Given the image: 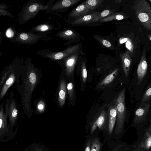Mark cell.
I'll list each match as a JSON object with an SVG mask.
<instances>
[{
  "label": "cell",
  "mask_w": 151,
  "mask_h": 151,
  "mask_svg": "<svg viewBox=\"0 0 151 151\" xmlns=\"http://www.w3.org/2000/svg\"><path fill=\"white\" fill-rule=\"evenodd\" d=\"M150 116H151V114H150Z\"/></svg>",
  "instance_id": "obj_40"
},
{
  "label": "cell",
  "mask_w": 151,
  "mask_h": 151,
  "mask_svg": "<svg viewBox=\"0 0 151 151\" xmlns=\"http://www.w3.org/2000/svg\"><path fill=\"white\" fill-rule=\"evenodd\" d=\"M18 114V111L15 102L14 100L12 101L9 107L8 116L11 125H14L16 122Z\"/></svg>",
  "instance_id": "obj_15"
},
{
  "label": "cell",
  "mask_w": 151,
  "mask_h": 151,
  "mask_svg": "<svg viewBox=\"0 0 151 151\" xmlns=\"http://www.w3.org/2000/svg\"><path fill=\"white\" fill-rule=\"evenodd\" d=\"M81 0H64L58 3L53 7V9H58L67 7L78 3Z\"/></svg>",
  "instance_id": "obj_19"
},
{
  "label": "cell",
  "mask_w": 151,
  "mask_h": 151,
  "mask_svg": "<svg viewBox=\"0 0 151 151\" xmlns=\"http://www.w3.org/2000/svg\"><path fill=\"white\" fill-rule=\"evenodd\" d=\"M49 29V27L46 25H42L38 27L37 29L38 30L44 31L47 30Z\"/></svg>",
  "instance_id": "obj_33"
},
{
  "label": "cell",
  "mask_w": 151,
  "mask_h": 151,
  "mask_svg": "<svg viewBox=\"0 0 151 151\" xmlns=\"http://www.w3.org/2000/svg\"><path fill=\"white\" fill-rule=\"evenodd\" d=\"M118 72L119 70L117 68L113 70L99 83L97 86V88H102L111 83L116 78Z\"/></svg>",
  "instance_id": "obj_12"
},
{
  "label": "cell",
  "mask_w": 151,
  "mask_h": 151,
  "mask_svg": "<svg viewBox=\"0 0 151 151\" xmlns=\"http://www.w3.org/2000/svg\"><path fill=\"white\" fill-rule=\"evenodd\" d=\"M67 89L68 91L69 98L70 100H72L74 94V86L72 82H69L67 84Z\"/></svg>",
  "instance_id": "obj_29"
},
{
  "label": "cell",
  "mask_w": 151,
  "mask_h": 151,
  "mask_svg": "<svg viewBox=\"0 0 151 151\" xmlns=\"http://www.w3.org/2000/svg\"><path fill=\"white\" fill-rule=\"evenodd\" d=\"M9 100L7 99L5 106V112L4 113L3 103L1 106L0 110V134H3L6 131H8L7 120L8 116L9 107Z\"/></svg>",
  "instance_id": "obj_6"
},
{
  "label": "cell",
  "mask_w": 151,
  "mask_h": 151,
  "mask_svg": "<svg viewBox=\"0 0 151 151\" xmlns=\"http://www.w3.org/2000/svg\"><path fill=\"white\" fill-rule=\"evenodd\" d=\"M149 1L151 3V0H149Z\"/></svg>",
  "instance_id": "obj_39"
},
{
  "label": "cell",
  "mask_w": 151,
  "mask_h": 151,
  "mask_svg": "<svg viewBox=\"0 0 151 151\" xmlns=\"http://www.w3.org/2000/svg\"><path fill=\"white\" fill-rule=\"evenodd\" d=\"M126 16L121 14L111 15L100 20L101 22H107L114 20H120L125 18Z\"/></svg>",
  "instance_id": "obj_22"
},
{
  "label": "cell",
  "mask_w": 151,
  "mask_h": 151,
  "mask_svg": "<svg viewBox=\"0 0 151 151\" xmlns=\"http://www.w3.org/2000/svg\"><path fill=\"white\" fill-rule=\"evenodd\" d=\"M109 119L108 112L105 109H102L94 116L91 124V132L92 133L97 127L100 130L108 128Z\"/></svg>",
  "instance_id": "obj_4"
},
{
  "label": "cell",
  "mask_w": 151,
  "mask_h": 151,
  "mask_svg": "<svg viewBox=\"0 0 151 151\" xmlns=\"http://www.w3.org/2000/svg\"><path fill=\"white\" fill-rule=\"evenodd\" d=\"M134 8L138 20L146 29L151 32V7L145 0L134 1Z\"/></svg>",
  "instance_id": "obj_2"
},
{
  "label": "cell",
  "mask_w": 151,
  "mask_h": 151,
  "mask_svg": "<svg viewBox=\"0 0 151 151\" xmlns=\"http://www.w3.org/2000/svg\"><path fill=\"white\" fill-rule=\"evenodd\" d=\"M151 147V124L145 132L142 140L138 146L142 150H147Z\"/></svg>",
  "instance_id": "obj_10"
},
{
  "label": "cell",
  "mask_w": 151,
  "mask_h": 151,
  "mask_svg": "<svg viewBox=\"0 0 151 151\" xmlns=\"http://www.w3.org/2000/svg\"><path fill=\"white\" fill-rule=\"evenodd\" d=\"M107 112L109 119L108 131L110 135L112 132L116 120L117 108L116 99L113 105L109 106Z\"/></svg>",
  "instance_id": "obj_7"
},
{
  "label": "cell",
  "mask_w": 151,
  "mask_h": 151,
  "mask_svg": "<svg viewBox=\"0 0 151 151\" xmlns=\"http://www.w3.org/2000/svg\"><path fill=\"white\" fill-rule=\"evenodd\" d=\"M126 46L128 49V50L130 52H132L134 48L133 45L132 40L129 39L126 42Z\"/></svg>",
  "instance_id": "obj_32"
},
{
  "label": "cell",
  "mask_w": 151,
  "mask_h": 151,
  "mask_svg": "<svg viewBox=\"0 0 151 151\" xmlns=\"http://www.w3.org/2000/svg\"><path fill=\"white\" fill-rule=\"evenodd\" d=\"M148 37L150 40L151 42V35L149 34L148 35Z\"/></svg>",
  "instance_id": "obj_38"
},
{
  "label": "cell",
  "mask_w": 151,
  "mask_h": 151,
  "mask_svg": "<svg viewBox=\"0 0 151 151\" xmlns=\"http://www.w3.org/2000/svg\"><path fill=\"white\" fill-rule=\"evenodd\" d=\"M89 10L86 5L82 3L71 12L70 16L78 19L86 15Z\"/></svg>",
  "instance_id": "obj_14"
},
{
  "label": "cell",
  "mask_w": 151,
  "mask_h": 151,
  "mask_svg": "<svg viewBox=\"0 0 151 151\" xmlns=\"http://www.w3.org/2000/svg\"><path fill=\"white\" fill-rule=\"evenodd\" d=\"M128 39H129V38H124L121 40L120 41V42L121 44L124 43L125 42H127Z\"/></svg>",
  "instance_id": "obj_36"
},
{
  "label": "cell",
  "mask_w": 151,
  "mask_h": 151,
  "mask_svg": "<svg viewBox=\"0 0 151 151\" xmlns=\"http://www.w3.org/2000/svg\"><path fill=\"white\" fill-rule=\"evenodd\" d=\"M39 76L35 70L29 69L24 76L21 91V103L25 113H32L31 98L38 84Z\"/></svg>",
  "instance_id": "obj_1"
},
{
  "label": "cell",
  "mask_w": 151,
  "mask_h": 151,
  "mask_svg": "<svg viewBox=\"0 0 151 151\" xmlns=\"http://www.w3.org/2000/svg\"><path fill=\"white\" fill-rule=\"evenodd\" d=\"M130 52L127 50L124 53H120L123 70L125 77L128 76L132 63Z\"/></svg>",
  "instance_id": "obj_9"
},
{
  "label": "cell",
  "mask_w": 151,
  "mask_h": 151,
  "mask_svg": "<svg viewBox=\"0 0 151 151\" xmlns=\"http://www.w3.org/2000/svg\"><path fill=\"white\" fill-rule=\"evenodd\" d=\"M104 1L103 0H89L83 3L87 7L89 10H94L99 7Z\"/></svg>",
  "instance_id": "obj_21"
},
{
  "label": "cell",
  "mask_w": 151,
  "mask_h": 151,
  "mask_svg": "<svg viewBox=\"0 0 151 151\" xmlns=\"http://www.w3.org/2000/svg\"><path fill=\"white\" fill-rule=\"evenodd\" d=\"M6 36L8 37H11L14 35V32L11 28L8 29L6 33Z\"/></svg>",
  "instance_id": "obj_35"
},
{
  "label": "cell",
  "mask_w": 151,
  "mask_h": 151,
  "mask_svg": "<svg viewBox=\"0 0 151 151\" xmlns=\"http://www.w3.org/2000/svg\"><path fill=\"white\" fill-rule=\"evenodd\" d=\"M45 106L44 101L42 100L40 101L37 106V109L38 111L40 113L43 112L45 110Z\"/></svg>",
  "instance_id": "obj_30"
},
{
  "label": "cell",
  "mask_w": 151,
  "mask_h": 151,
  "mask_svg": "<svg viewBox=\"0 0 151 151\" xmlns=\"http://www.w3.org/2000/svg\"><path fill=\"white\" fill-rule=\"evenodd\" d=\"M47 7L45 6H43L37 4H34L30 5L26 11L25 14L27 18H29L33 14L37 12L41 9H45Z\"/></svg>",
  "instance_id": "obj_20"
},
{
  "label": "cell",
  "mask_w": 151,
  "mask_h": 151,
  "mask_svg": "<svg viewBox=\"0 0 151 151\" xmlns=\"http://www.w3.org/2000/svg\"><path fill=\"white\" fill-rule=\"evenodd\" d=\"M141 150H142L138 147L137 149L134 150L133 151H141Z\"/></svg>",
  "instance_id": "obj_37"
},
{
  "label": "cell",
  "mask_w": 151,
  "mask_h": 151,
  "mask_svg": "<svg viewBox=\"0 0 151 151\" xmlns=\"http://www.w3.org/2000/svg\"><path fill=\"white\" fill-rule=\"evenodd\" d=\"M99 14V12H95L86 15L75 20L73 24H86L92 23V21L98 16Z\"/></svg>",
  "instance_id": "obj_16"
},
{
  "label": "cell",
  "mask_w": 151,
  "mask_h": 151,
  "mask_svg": "<svg viewBox=\"0 0 151 151\" xmlns=\"http://www.w3.org/2000/svg\"><path fill=\"white\" fill-rule=\"evenodd\" d=\"M78 57V54L76 53L68 58L65 62V73L68 77H70L74 71Z\"/></svg>",
  "instance_id": "obj_11"
},
{
  "label": "cell",
  "mask_w": 151,
  "mask_h": 151,
  "mask_svg": "<svg viewBox=\"0 0 151 151\" xmlns=\"http://www.w3.org/2000/svg\"><path fill=\"white\" fill-rule=\"evenodd\" d=\"M151 99V85H150L144 93L142 97L141 102L144 103Z\"/></svg>",
  "instance_id": "obj_24"
},
{
  "label": "cell",
  "mask_w": 151,
  "mask_h": 151,
  "mask_svg": "<svg viewBox=\"0 0 151 151\" xmlns=\"http://www.w3.org/2000/svg\"><path fill=\"white\" fill-rule=\"evenodd\" d=\"M67 88L64 80H62L60 83L58 101L59 105L62 106L65 102L67 96Z\"/></svg>",
  "instance_id": "obj_13"
},
{
  "label": "cell",
  "mask_w": 151,
  "mask_h": 151,
  "mask_svg": "<svg viewBox=\"0 0 151 151\" xmlns=\"http://www.w3.org/2000/svg\"><path fill=\"white\" fill-rule=\"evenodd\" d=\"M61 36L67 39H72L75 38L77 35L72 31L67 30L63 32L61 34Z\"/></svg>",
  "instance_id": "obj_26"
},
{
  "label": "cell",
  "mask_w": 151,
  "mask_h": 151,
  "mask_svg": "<svg viewBox=\"0 0 151 151\" xmlns=\"http://www.w3.org/2000/svg\"><path fill=\"white\" fill-rule=\"evenodd\" d=\"M150 106L144 103L141 105L135 111L134 117V123H138L144 121L148 112Z\"/></svg>",
  "instance_id": "obj_8"
},
{
  "label": "cell",
  "mask_w": 151,
  "mask_h": 151,
  "mask_svg": "<svg viewBox=\"0 0 151 151\" xmlns=\"http://www.w3.org/2000/svg\"><path fill=\"white\" fill-rule=\"evenodd\" d=\"M79 46L80 45L79 44L76 45L68 48L63 52H58L54 55V58L55 60L61 59L74 52L78 49Z\"/></svg>",
  "instance_id": "obj_18"
},
{
  "label": "cell",
  "mask_w": 151,
  "mask_h": 151,
  "mask_svg": "<svg viewBox=\"0 0 151 151\" xmlns=\"http://www.w3.org/2000/svg\"><path fill=\"white\" fill-rule=\"evenodd\" d=\"M111 13L112 12L109 10L106 9L104 10L100 14H99L98 16L92 21V23L98 22L99 20H100L103 18L104 17L111 14Z\"/></svg>",
  "instance_id": "obj_27"
},
{
  "label": "cell",
  "mask_w": 151,
  "mask_h": 151,
  "mask_svg": "<svg viewBox=\"0 0 151 151\" xmlns=\"http://www.w3.org/2000/svg\"><path fill=\"white\" fill-rule=\"evenodd\" d=\"M95 38L104 47L111 49H114L111 43L108 40L96 36Z\"/></svg>",
  "instance_id": "obj_25"
},
{
  "label": "cell",
  "mask_w": 151,
  "mask_h": 151,
  "mask_svg": "<svg viewBox=\"0 0 151 151\" xmlns=\"http://www.w3.org/2000/svg\"><path fill=\"white\" fill-rule=\"evenodd\" d=\"M148 65L146 59V51L144 49L142 53L140 62L137 68V84H140L145 76L147 70Z\"/></svg>",
  "instance_id": "obj_5"
},
{
  "label": "cell",
  "mask_w": 151,
  "mask_h": 151,
  "mask_svg": "<svg viewBox=\"0 0 151 151\" xmlns=\"http://www.w3.org/2000/svg\"><path fill=\"white\" fill-rule=\"evenodd\" d=\"M101 146L99 139L96 138L93 139L91 142V151H100Z\"/></svg>",
  "instance_id": "obj_23"
},
{
  "label": "cell",
  "mask_w": 151,
  "mask_h": 151,
  "mask_svg": "<svg viewBox=\"0 0 151 151\" xmlns=\"http://www.w3.org/2000/svg\"><path fill=\"white\" fill-rule=\"evenodd\" d=\"M81 75L82 80L83 83H85L87 79V73L85 62L83 61L81 65Z\"/></svg>",
  "instance_id": "obj_28"
},
{
  "label": "cell",
  "mask_w": 151,
  "mask_h": 151,
  "mask_svg": "<svg viewBox=\"0 0 151 151\" xmlns=\"http://www.w3.org/2000/svg\"><path fill=\"white\" fill-rule=\"evenodd\" d=\"M91 139H89L87 142L85 151H91Z\"/></svg>",
  "instance_id": "obj_34"
},
{
  "label": "cell",
  "mask_w": 151,
  "mask_h": 151,
  "mask_svg": "<svg viewBox=\"0 0 151 151\" xmlns=\"http://www.w3.org/2000/svg\"><path fill=\"white\" fill-rule=\"evenodd\" d=\"M15 76L14 73H11L4 83L1 89L0 94V99H1L5 95L9 87L14 82Z\"/></svg>",
  "instance_id": "obj_17"
},
{
  "label": "cell",
  "mask_w": 151,
  "mask_h": 151,
  "mask_svg": "<svg viewBox=\"0 0 151 151\" xmlns=\"http://www.w3.org/2000/svg\"><path fill=\"white\" fill-rule=\"evenodd\" d=\"M19 38L22 40L24 41H27L28 40H30L34 38L35 37L33 36L29 35L23 33L21 34L19 36Z\"/></svg>",
  "instance_id": "obj_31"
},
{
  "label": "cell",
  "mask_w": 151,
  "mask_h": 151,
  "mask_svg": "<svg viewBox=\"0 0 151 151\" xmlns=\"http://www.w3.org/2000/svg\"><path fill=\"white\" fill-rule=\"evenodd\" d=\"M125 88L122 89L119 93L116 99L117 104V115L115 133L118 135L123 131L126 117V108L125 99Z\"/></svg>",
  "instance_id": "obj_3"
}]
</instances>
